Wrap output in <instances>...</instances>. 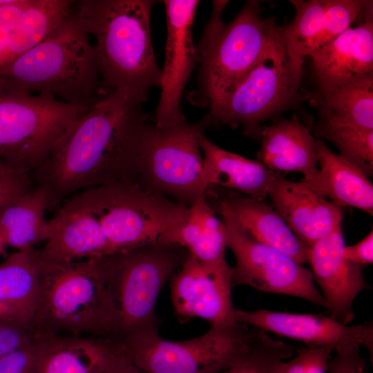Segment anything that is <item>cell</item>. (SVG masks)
Returning a JSON list of instances; mask_svg holds the SVG:
<instances>
[{
	"label": "cell",
	"instance_id": "obj_30",
	"mask_svg": "<svg viewBox=\"0 0 373 373\" xmlns=\"http://www.w3.org/2000/svg\"><path fill=\"white\" fill-rule=\"evenodd\" d=\"M327 0H291L294 6L293 21L280 26V33L290 58L303 61V58L321 46L325 27Z\"/></svg>",
	"mask_w": 373,
	"mask_h": 373
},
{
	"label": "cell",
	"instance_id": "obj_34",
	"mask_svg": "<svg viewBox=\"0 0 373 373\" xmlns=\"http://www.w3.org/2000/svg\"><path fill=\"white\" fill-rule=\"evenodd\" d=\"M41 350L39 336L0 357V373H35Z\"/></svg>",
	"mask_w": 373,
	"mask_h": 373
},
{
	"label": "cell",
	"instance_id": "obj_18",
	"mask_svg": "<svg viewBox=\"0 0 373 373\" xmlns=\"http://www.w3.org/2000/svg\"><path fill=\"white\" fill-rule=\"evenodd\" d=\"M267 195L293 233L309 247L341 226V208L320 196L303 181L275 173Z\"/></svg>",
	"mask_w": 373,
	"mask_h": 373
},
{
	"label": "cell",
	"instance_id": "obj_27",
	"mask_svg": "<svg viewBox=\"0 0 373 373\" xmlns=\"http://www.w3.org/2000/svg\"><path fill=\"white\" fill-rule=\"evenodd\" d=\"M49 207L46 189L37 186L0 207V236L8 247L17 251L35 249L49 236V223L45 218Z\"/></svg>",
	"mask_w": 373,
	"mask_h": 373
},
{
	"label": "cell",
	"instance_id": "obj_8",
	"mask_svg": "<svg viewBox=\"0 0 373 373\" xmlns=\"http://www.w3.org/2000/svg\"><path fill=\"white\" fill-rule=\"evenodd\" d=\"M303 61L290 58L280 31L260 61L233 87L209 104L211 122L259 136L265 119L286 109L296 99Z\"/></svg>",
	"mask_w": 373,
	"mask_h": 373
},
{
	"label": "cell",
	"instance_id": "obj_14",
	"mask_svg": "<svg viewBox=\"0 0 373 373\" xmlns=\"http://www.w3.org/2000/svg\"><path fill=\"white\" fill-rule=\"evenodd\" d=\"M167 36L161 69V93L155 126H166L186 121L180 110L185 85L197 64L192 28L200 1L164 0Z\"/></svg>",
	"mask_w": 373,
	"mask_h": 373
},
{
	"label": "cell",
	"instance_id": "obj_40",
	"mask_svg": "<svg viewBox=\"0 0 373 373\" xmlns=\"http://www.w3.org/2000/svg\"><path fill=\"white\" fill-rule=\"evenodd\" d=\"M120 349V348H119ZM104 373H146L133 364L122 352Z\"/></svg>",
	"mask_w": 373,
	"mask_h": 373
},
{
	"label": "cell",
	"instance_id": "obj_42",
	"mask_svg": "<svg viewBox=\"0 0 373 373\" xmlns=\"http://www.w3.org/2000/svg\"><path fill=\"white\" fill-rule=\"evenodd\" d=\"M7 247L3 238L0 236V256L3 255L6 253Z\"/></svg>",
	"mask_w": 373,
	"mask_h": 373
},
{
	"label": "cell",
	"instance_id": "obj_12",
	"mask_svg": "<svg viewBox=\"0 0 373 373\" xmlns=\"http://www.w3.org/2000/svg\"><path fill=\"white\" fill-rule=\"evenodd\" d=\"M227 246L233 252V287L299 298L325 307L310 269L284 252L254 240L231 220L222 218Z\"/></svg>",
	"mask_w": 373,
	"mask_h": 373
},
{
	"label": "cell",
	"instance_id": "obj_21",
	"mask_svg": "<svg viewBox=\"0 0 373 373\" xmlns=\"http://www.w3.org/2000/svg\"><path fill=\"white\" fill-rule=\"evenodd\" d=\"M222 218L235 223L259 242L277 249L300 264L308 260L309 247L290 229L271 206L250 197L229 195L218 202Z\"/></svg>",
	"mask_w": 373,
	"mask_h": 373
},
{
	"label": "cell",
	"instance_id": "obj_2",
	"mask_svg": "<svg viewBox=\"0 0 373 373\" xmlns=\"http://www.w3.org/2000/svg\"><path fill=\"white\" fill-rule=\"evenodd\" d=\"M153 0H82L73 12L95 40L104 91L148 92L160 87L161 69L153 48L150 17Z\"/></svg>",
	"mask_w": 373,
	"mask_h": 373
},
{
	"label": "cell",
	"instance_id": "obj_19",
	"mask_svg": "<svg viewBox=\"0 0 373 373\" xmlns=\"http://www.w3.org/2000/svg\"><path fill=\"white\" fill-rule=\"evenodd\" d=\"M48 223V238L38 250L44 258L73 261L113 254L99 222L78 193L65 200Z\"/></svg>",
	"mask_w": 373,
	"mask_h": 373
},
{
	"label": "cell",
	"instance_id": "obj_13",
	"mask_svg": "<svg viewBox=\"0 0 373 373\" xmlns=\"http://www.w3.org/2000/svg\"><path fill=\"white\" fill-rule=\"evenodd\" d=\"M233 267L189 256L170 279L171 302L181 318H198L210 327L236 324L232 300Z\"/></svg>",
	"mask_w": 373,
	"mask_h": 373
},
{
	"label": "cell",
	"instance_id": "obj_23",
	"mask_svg": "<svg viewBox=\"0 0 373 373\" xmlns=\"http://www.w3.org/2000/svg\"><path fill=\"white\" fill-rule=\"evenodd\" d=\"M39 293L37 249L17 251L0 263L1 321L32 330Z\"/></svg>",
	"mask_w": 373,
	"mask_h": 373
},
{
	"label": "cell",
	"instance_id": "obj_3",
	"mask_svg": "<svg viewBox=\"0 0 373 373\" xmlns=\"http://www.w3.org/2000/svg\"><path fill=\"white\" fill-rule=\"evenodd\" d=\"M38 256L40 293L32 332L116 341L117 321L106 282V256L64 261L44 258L39 251Z\"/></svg>",
	"mask_w": 373,
	"mask_h": 373
},
{
	"label": "cell",
	"instance_id": "obj_1",
	"mask_svg": "<svg viewBox=\"0 0 373 373\" xmlns=\"http://www.w3.org/2000/svg\"><path fill=\"white\" fill-rule=\"evenodd\" d=\"M148 92L118 89L90 107L34 172L49 207L82 191L138 183L151 126L144 104Z\"/></svg>",
	"mask_w": 373,
	"mask_h": 373
},
{
	"label": "cell",
	"instance_id": "obj_29",
	"mask_svg": "<svg viewBox=\"0 0 373 373\" xmlns=\"http://www.w3.org/2000/svg\"><path fill=\"white\" fill-rule=\"evenodd\" d=\"M312 101L319 124L373 130V75L326 93H317Z\"/></svg>",
	"mask_w": 373,
	"mask_h": 373
},
{
	"label": "cell",
	"instance_id": "obj_20",
	"mask_svg": "<svg viewBox=\"0 0 373 373\" xmlns=\"http://www.w3.org/2000/svg\"><path fill=\"white\" fill-rule=\"evenodd\" d=\"M258 137L260 149L257 161L267 169L278 173H300L303 182L317 175L316 140L296 115L262 126Z\"/></svg>",
	"mask_w": 373,
	"mask_h": 373
},
{
	"label": "cell",
	"instance_id": "obj_26",
	"mask_svg": "<svg viewBox=\"0 0 373 373\" xmlns=\"http://www.w3.org/2000/svg\"><path fill=\"white\" fill-rule=\"evenodd\" d=\"M160 244L185 249L189 254L205 263L226 262V236L206 195L198 196L189 207L184 221L168 233Z\"/></svg>",
	"mask_w": 373,
	"mask_h": 373
},
{
	"label": "cell",
	"instance_id": "obj_10",
	"mask_svg": "<svg viewBox=\"0 0 373 373\" xmlns=\"http://www.w3.org/2000/svg\"><path fill=\"white\" fill-rule=\"evenodd\" d=\"M99 222L114 254L160 243L185 219L188 207L137 184L77 193Z\"/></svg>",
	"mask_w": 373,
	"mask_h": 373
},
{
	"label": "cell",
	"instance_id": "obj_16",
	"mask_svg": "<svg viewBox=\"0 0 373 373\" xmlns=\"http://www.w3.org/2000/svg\"><path fill=\"white\" fill-rule=\"evenodd\" d=\"M344 247L340 226L309 247L307 262L329 316L349 325L354 318L352 307L356 297L370 287L365 280L363 267L343 257Z\"/></svg>",
	"mask_w": 373,
	"mask_h": 373
},
{
	"label": "cell",
	"instance_id": "obj_11",
	"mask_svg": "<svg viewBox=\"0 0 373 373\" xmlns=\"http://www.w3.org/2000/svg\"><path fill=\"white\" fill-rule=\"evenodd\" d=\"M211 122L209 116L195 123L151 124L142 156L138 183L144 189L189 207L206 195L200 140Z\"/></svg>",
	"mask_w": 373,
	"mask_h": 373
},
{
	"label": "cell",
	"instance_id": "obj_38",
	"mask_svg": "<svg viewBox=\"0 0 373 373\" xmlns=\"http://www.w3.org/2000/svg\"><path fill=\"white\" fill-rule=\"evenodd\" d=\"M28 1L17 0L12 4L0 7V59L6 50L13 26Z\"/></svg>",
	"mask_w": 373,
	"mask_h": 373
},
{
	"label": "cell",
	"instance_id": "obj_9",
	"mask_svg": "<svg viewBox=\"0 0 373 373\" xmlns=\"http://www.w3.org/2000/svg\"><path fill=\"white\" fill-rule=\"evenodd\" d=\"M260 329L238 322L210 327L202 335L183 341L162 337L159 327L117 341L123 354L146 373H218L240 355Z\"/></svg>",
	"mask_w": 373,
	"mask_h": 373
},
{
	"label": "cell",
	"instance_id": "obj_28",
	"mask_svg": "<svg viewBox=\"0 0 373 373\" xmlns=\"http://www.w3.org/2000/svg\"><path fill=\"white\" fill-rule=\"evenodd\" d=\"M70 0H29L19 16L0 59V68L35 48L73 11Z\"/></svg>",
	"mask_w": 373,
	"mask_h": 373
},
{
	"label": "cell",
	"instance_id": "obj_7",
	"mask_svg": "<svg viewBox=\"0 0 373 373\" xmlns=\"http://www.w3.org/2000/svg\"><path fill=\"white\" fill-rule=\"evenodd\" d=\"M188 256L181 247L156 243L106 257V282L117 321L116 341L158 327L155 305L160 293Z\"/></svg>",
	"mask_w": 373,
	"mask_h": 373
},
{
	"label": "cell",
	"instance_id": "obj_4",
	"mask_svg": "<svg viewBox=\"0 0 373 373\" xmlns=\"http://www.w3.org/2000/svg\"><path fill=\"white\" fill-rule=\"evenodd\" d=\"M0 77L27 93L80 107L90 108L108 95L93 44L73 9L47 38L1 68Z\"/></svg>",
	"mask_w": 373,
	"mask_h": 373
},
{
	"label": "cell",
	"instance_id": "obj_36",
	"mask_svg": "<svg viewBox=\"0 0 373 373\" xmlns=\"http://www.w3.org/2000/svg\"><path fill=\"white\" fill-rule=\"evenodd\" d=\"M31 189L29 173L13 169L0 175V207Z\"/></svg>",
	"mask_w": 373,
	"mask_h": 373
},
{
	"label": "cell",
	"instance_id": "obj_32",
	"mask_svg": "<svg viewBox=\"0 0 373 373\" xmlns=\"http://www.w3.org/2000/svg\"><path fill=\"white\" fill-rule=\"evenodd\" d=\"M316 133L336 146L340 155L349 160L367 176L373 173V130L318 124Z\"/></svg>",
	"mask_w": 373,
	"mask_h": 373
},
{
	"label": "cell",
	"instance_id": "obj_33",
	"mask_svg": "<svg viewBox=\"0 0 373 373\" xmlns=\"http://www.w3.org/2000/svg\"><path fill=\"white\" fill-rule=\"evenodd\" d=\"M334 352L330 347H303L283 363L278 373H327V363Z\"/></svg>",
	"mask_w": 373,
	"mask_h": 373
},
{
	"label": "cell",
	"instance_id": "obj_31",
	"mask_svg": "<svg viewBox=\"0 0 373 373\" xmlns=\"http://www.w3.org/2000/svg\"><path fill=\"white\" fill-rule=\"evenodd\" d=\"M294 355L292 347L260 330L246 350L218 373H278Z\"/></svg>",
	"mask_w": 373,
	"mask_h": 373
},
{
	"label": "cell",
	"instance_id": "obj_6",
	"mask_svg": "<svg viewBox=\"0 0 373 373\" xmlns=\"http://www.w3.org/2000/svg\"><path fill=\"white\" fill-rule=\"evenodd\" d=\"M89 108L27 93L0 77V159L34 171Z\"/></svg>",
	"mask_w": 373,
	"mask_h": 373
},
{
	"label": "cell",
	"instance_id": "obj_37",
	"mask_svg": "<svg viewBox=\"0 0 373 373\" xmlns=\"http://www.w3.org/2000/svg\"><path fill=\"white\" fill-rule=\"evenodd\" d=\"M34 335L31 329L0 320V357L26 343Z\"/></svg>",
	"mask_w": 373,
	"mask_h": 373
},
{
	"label": "cell",
	"instance_id": "obj_15",
	"mask_svg": "<svg viewBox=\"0 0 373 373\" xmlns=\"http://www.w3.org/2000/svg\"><path fill=\"white\" fill-rule=\"evenodd\" d=\"M236 318L240 323L297 341L305 346L330 347L334 351L350 344L364 347L372 358L373 325L370 322L350 325L320 314H296L264 309L254 311L236 309Z\"/></svg>",
	"mask_w": 373,
	"mask_h": 373
},
{
	"label": "cell",
	"instance_id": "obj_25",
	"mask_svg": "<svg viewBox=\"0 0 373 373\" xmlns=\"http://www.w3.org/2000/svg\"><path fill=\"white\" fill-rule=\"evenodd\" d=\"M202 179L206 193L214 186H222L264 201L275 173L257 160L228 151L203 136Z\"/></svg>",
	"mask_w": 373,
	"mask_h": 373
},
{
	"label": "cell",
	"instance_id": "obj_22",
	"mask_svg": "<svg viewBox=\"0 0 373 373\" xmlns=\"http://www.w3.org/2000/svg\"><path fill=\"white\" fill-rule=\"evenodd\" d=\"M35 334L41 350L35 373H104L120 353L114 340Z\"/></svg>",
	"mask_w": 373,
	"mask_h": 373
},
{
	"label": "cell",
	"instance_id": "obj_41",
	"mask_svg": "<svg viewBox=\"0 0 373 373\" xmlns=\"http://www.w3.org/2000/svg\"><path fill=\"white\" fill-rule=\"evenodd\" d=\"M13 169H16L8 165L3 160L0 159V175L6 173Z\"/></svg>",
	"mask_w": 373,
	"mask_h": 373
},
{
	"label": "cell",
	"instance_id": "obj_17",
	"mask_svg": "<svg viewBox=\"0 0 373 373\" xmlns=\"http://www.w3.org/2000/svg\"><path fill=\"white\" fill-rule=\"evenodd\" d=\"M309 57L319 93L373 75V10L356 26L348 28Z\"/></svg>",
	"mask_w": 373,
	"mask_h": 373
},
{
	"label": "cell",
	"instance_id": "obj_39",
	"mask_svg": "<svg viewBox=\"0 0 373 373\" xmlns=\"http://www.w3.org/2000/svg\"><path fill=\"white\" fill-rule=\"evenodd\" d=\"M343 257L361 267L373 262V231L357 243L345 246L343 249Z\"/></svg>",
	"mask_w": 373,
	"mask_h": 373
},
{
	"label": "cell",
	"instance_id": "obj_35",
	"mask_svg": "<svg viewBox=\"0 0 373 373\" xmlns=\"http://www.w3.org/2000/svg\"><path fill=\"white\" fill-rule=\"evenodd\" d=\"M359 349L350 344L335 350L327 363V373H367L366 360Z\"/></svg>",
	"mask_w": 373,
	"mask_h": 373
},
{
	"label": "cell",
	"instance_id": "obj_24",
	"mask_svg": "<svg viewBox=\"0 0 373 373\" xmlns=\"http://www.w3.org/2000/svg\"><path fill=\"white\" fill-rule=\"evenodd\" d=\"M317 175L303 182L316 193L337 206L373 214V186L357 166L333 153L323 140H316Z\"/></svg>",
	"mask_w": 373,
	"mask_h": 373
},
{
	"label": "cell",
	"instance_id": "obj_5",
	"mask_svg": "<svg viewBox=\"0 0 373 373\" xmlns=\"http://www.w3.org/2000/svg\"><path fill=\"white\" fill-rule=\"evenodd\" d=\"M228 1H213L209 21L195 46L198 86L191 103L204 106L220 97L260 61L279 35L275 19H262L260 3L247 1L229 23L222 14Z\"/></svg>",
	"mask_w": 373,
	"mask_h": 373
}]
</instances>
